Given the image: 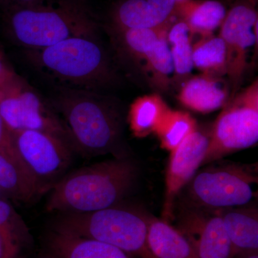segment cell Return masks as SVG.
Returning <instances> with one entry per match:
<instances>
[{
	"label": "cell",
	"mask_w": 258,
	"mask_h": 258,
	"mask_svg": "<svg viewBox=\"0 0 258 258\" xmlns=\"http://www.w3.org/2000/svg\"><path fill=\"white\" fill-rule=\"evenodd\" d=\"M258 141V81L226 103L211 132L203 164L253 147Z\"/></svg>",
	"instance_id": "7"
},
{
	"label": "cell",
	"mask_w": 258,
	"mask_h": 258,
	"mask_svg": "<svg viewBox=\"0 0 258 258\" xmlns=\"http://www.w3.org/2000/svg\"><path fill=\"white\" fill-rule=\"evenodd\" d=\"M0 152L13 158L23 166V163L20 161V157L17 153L16 149H15L14 144H13L11 132L5 124L1 114H0Z\"/></svg>",
	"instance_id": "28"
},
{
	"label": "cell",
	"mask_w": 258,
	"mask_h": 258,
	"mask_svg": "<svg viewBox=\"0 0 258 258\" xmlns=\"http://www.w3.org/2000/svg\"><path fill=\"white\" fill-rule=\"evenodd\" d=\"M0 1L8 5L10 8H14L38 4L45 0H0Z\"/></svg>",
	"instance_id": "29"
},
{
	"label": "cell",
	"mask_w": 258,
	"mask_h": 258,
	"mask_svg": "<svg viewBox=\"0 0 258 258\" xmlns=\"http://www.w3.org/2000/svg\"><path fill=\"white\" fill-rule=\"evenodd\" d=\"M227 13L217 0H189L176 4L175 16L188 25L192 35L205 37L221 26Z\"/></svg>",
	"instance_id": "18"
},
{
	"label": "cell",
	"mask_w": 258,
	"mask_h": 258,
	"mask_svg": "<svg viewBox=\"0 0 258 258\" xmlns=\"http://www.w3.org/2000/svg\"><path fill=\"white\" fill-rule=\"evenodd\" d=\"M257 13L253 0H245L227 12L220 26L227 50V76L230 100L240 90L246 70L249 51L257 45ZM229 100V101H230Z\"/></svg>",
	"instance_id": "10"
},
{
	"label": "cell",
	"mask_w": 258,
	"mask_h": 258,
	"mask_svg": "<svg viewBox=\"0 0 258 258\" xmlns=\"http://www.w3.org/2000/svg\"><path fill=\"white\" fill-rule=\"evenodd\" d=\"M38 258H55V257H53V256L52 255V254H50L49 253V252H47V253L44 254V255L41 256V257H38Z\"/></svg>",
	"instance_id": "32"
},
{
	"label": "cell",
	"mask_w": 258,
	"mask_h": 258,
	"mask_svg": "<svg viewBox=\"0 0 258 258\" xmlns=\"http://www.w3.org/2000/svg\"><path fill=\"white\" fill-rule=\"evenodd\" d=\"M169 106L159 95H145L133 102L128 112L131 130L135 137L144 138L155 132Z\"/></svg>",
	"instance_id": "21"
},
{
	"label": "cell",
	"mask_w": 258,
	"mask_h": 258,
	"mask_svg": "<svg viewBox=\"0 0 258 258\" xmlns=\"http://www.w3.org/2000/svg\"><path fill=\"white\" fill-rule=\"evenodd\" d=\"M27 56L60 87L105 93L119 82L98 35L71 37L45 48L28 50Z\"/></svg>",
	"instance_id": "2"
},
{
	"label": "cell",
	"mask_w": 258,
	"mask_h": 258,
	"mask_svg": "<svg viewBox=\"0 0 258 258\" xmlns=\"http://www.w3.org/2000/svg\"><path fill=\"white\" fill-rule=\"evenodd\" d=\"M147 217L148 243L157 258H199L191 242L169 222Z\"/></svg>",
	"instance_id": "17"
},
{
	"label": "cell",
	"mask_w": 258,
	"mask_h": 258,
	"mask_svg": "<svg viewBox=\"0 0 258 258\" xmlns=\"http://www.w3.org/2000/svg\"><path fill=\"white\" fill-rule=\"evenodd\" d=\"M226 231L230 238V258L258 251V217L257 209L242 208L220 210Z\"/></svg>",
	"instance_id": "16"
},
{
	"label": "cell",
	"mask_w": 258,
	"mask_h": 258,
	"mask_svg": "<svg viewBox=\"0 0 258 258\" xmlns=\"http://www.w3.org/2000/svg\"><path fill=\"white\" fill-rule=\"evenodd\" d=\"M192 34L182 20L174 21L168 30L166 39L170 47L174 76L172 82L189 79L192 71Z\"/></svg>",
	"instance_id": "22"
},
{
	"label": "cell",
	"mask_w": 258,
	"mask_h": 258,
	"mask_svg": "<svg viewBox=\"0 0 258 258\" xmlns=\"http://www.w3.org/2000/svg\"><path fill=\"white\" fill-rule=\"evenodd\" d=\"M184 229L181 232L199 258H230L232 246L220 213L208 217L190 216Z\"/></svg>",
	"instance_id": "13"
},
{
	"label": "cell",
	"mask_w": 258,
	"mask_h": 258,
	"mask_svg": "<svg viewBox=\"0 0 258 258\" xmlns=\"http://www.w3.org/2000/svg\"><path fill=\"white\" fill-rule=\"evenodd\" d=\"M174 2L176 3V4H179V3H184V2L189 1V0H174Z\"/></svg>",
	"instance_id": "33"
},
{
	"label": "cell",
	"mask_w": 258,
	"mask_h": 258,
	"mask_svg": "<svg viewBox=\"0 0 258 258\" xmlns=\"http://www.w3.org/2000/svg\"><path fill=\"white\" fill-rule=\"evenodd\" d=\"M243 258H258L257 252L244 254Z\"/></svg>",
	"instance_id": "31"
},
{
	"label": "cell",
	"mask_w": 258,
	"mask_h": 258,
	"mask_svg": "<svg viewBox=\"0 0 258 258\" xmlns=\"http://www.w3.org/2000/svg\"><path fill=\"white\" fill-rule=\"evenodd\" d=\"M0 227L28 229L11 205L0 198Z\"/></svg>",
	"instance_id": "27"
},
{
	"label": "cell",
	"mask_w": 258,
	"mask_h": 258,
	"mask_svg": "<svg viewBox=\"0 0 258 258\" xmlns=\"http://www.w3.org/2000/svg\"><path fill=\"white\" fill-rule=\"evenodd\" d=\"M46 245L55 258H134L106 242L55 231L47 235Z\"/></svg>",
	"instance_id": "15"
},
{
	"label": "cell",
	"mask_w": 258,
	"mask_h": 258,
	"mask_svg": "<svg viewBox=\"0 0 258 258\" xmlns=\"http://www.w3.org/2000/svg\"><path fill=\"white\" fill-rule=\"evenodd\" d=\"M166 35H163L153 45L142 61L144 71L152 86L163 91L169 89L174 76L172 57Z\"/></svg>",
	"instance_id": "24"
},
{
	"label": "cell",
	"mask_w": 258,
	"mask_h": 258,
	"mask_svg": "<svg viewBox=\"0 0 258 258\" xmlns=\"http://www.w3.org/2000/svg\"><path fill=\"white\" fill-rule=\"evenodd\" d=\"M197 128L196 120L189 113L169 108L154 133L157 134L162 147L171 152Z\"/></svg>",
	"instance_id": "25"
},
{
	"label": "cell",
	"mask_w": 258,
	"mask_h": 258,
	"mask_svg": "<svg viewBox=\"0 0 258 258\" xmlns=\"http://www.w3.org/2000/svg\"><path fill=\"white\" fill-rule=\"evenodd\" d=\"M13 74H14L13 72L5 67L4 64L0 60V86L8 81Z\"/></svg>",
	"instance_id": "30"
},
{
	"label": "cell",
	"mask_w": 258,
	"mask_h": 258,
	"mask_svg": "<svg viewBox=\"0 0 258 258\" xmlns=\"http://www.w3.org/2000/svg\"><path fill=\"white\" fill-rule=\"evenodd\" d=\"M174 20L157 28L109 30L111 41L120 60L140 62L154 43L166 35Z\"/></svg>",
	"instance_id": "19"
},
{
	"label": "cell",
	"mask_w": 258,
	"mask_h": 258,
	"mask_svg": "<svg viewBox=\"0 0 258 258\" xmlns=\"http://www.w3.org/2000/svg\"><path fill=\"white\" fill-rule=\"evenodd\" d=\"M0 198H2V199L6 198H5L4 194H3V191H2L1 189H0Z\"/></svg>",
	"instance_id": "34"
},
{
	"label": "cell",
	"mask_w": 258,
	"mask_h": 258,
	"mask_svg": "<svg viewBox=\"0 0 258 258\" xmlns=\"http://www.w3.org/2000/svg\"><path fill=\"white\" fill-rule=\"evenodd\" d=\"M257 176L244 166L208 168L189 181V194L198 208L222 210L248 205Z\"/></svg>",
	"instance_id": "8"
},
{
	"label": "cell",
	"mask_w": 258,
	"mask_h": 258,
	"mask_svg": "<svg viewBox=\"0 0 258 258\" xmlns=\"http://www.w3.org/2000/svg\"><path fill=\"white\" fill-rule=\"evenodd\" d=\"M194 68L204 75L220 78L227 74V50L220 36L201 37L192 45Z\"/></svg>",
	"instance_id": "23"
},
{
	"label": "cell",
	"mask_w": 258,
	"mask_h": 258,
	"mask_svg": "<svg viewBox=\"0 0 258 258\" xmlns=\"http://www.w3.org/2000/svg\"><path fill=\"white\" fill-rule=\"evenodd\" d=\"M10 10L12 34L27 50H39L71 37L98 34L99 24L88 0H45Z\"/></svg>",
	"instance_id": "4"
},
{
	"label": "cell",
	"mask_w": 258,
	"mask_h": 258,
	"mask_svg": "<svg viewBox=\"0 0 258 258\" xmlns=\"http://www.w3.org/2000/svg\"><path fill=\"white\" fill-rule=\"evenodd\" d=\"M220 79L204 74L189 78L181 86L178 99L194 111L208 113L217 111L230 100V91Z\"/></svg>",
	"instance_id": "14"
},
{
	"label": "cell",
	"mask_w": 258,
	"mask_h": 258,
	"mask_svg": "<svg viewBox=\"0 0 258 258\" xmlns=\"http://www.w3.org/2000/svg\"><path fill=\"white\" fill-rule=\"evenodd\" d=\"M53 231L106 242L135 258H157L148 243L147 217L135 210L114 206L86 213L64 212Z\"/></svg>",
	"instance_id": "5"
},
{
	"label": "cell",
	"mask_w": 258,
	"mask_h": 258,
	"mask_svg": "<svg viewBox=\"0 0 258 258\" xmlns=\"http://www.w3.org/2000/svg\"><path fill=\"white\" fill-rule=\"evenodd\" d=\"M138 171L124 157L81 168L52 186L47 210L86 213L116 206L133 187Z\"/></svg>",
	"instance_id": "3"
},
{
	"label": "cell",
	"mask_w": 258,
	"mask_h": 258,
	"mask_svg": "<svg viewBox=\"0 0 258 258\" xmlns=\"http://www.w3.org/2000/svg\"><path fill=\"white\" fill-rule=\"evenodd\" d=\"M11 134L20 161L40 192L50 189L71 164L73 149L60 139L37 131H15Z\"/></svg>",
	"instance_id": "9"
},
{
	"label": "cell",
	"mask_w": 258,
	"mask_h": 258,
	"mask_svg": "<svg viewBox=\"0 0 258 258\" xmlns=\"http://www.w3.org/2000/svg\"><path fill=\"white\" fill-rule=\"evenodd\" d=\"M210 144V133L197 128L171 151L166 176V191L163 220L173 218L174 202L181 190L188 184L203 164Z\"/></svg>",
	"instance_id": "11"
},
{
	"label": "cell",
	"mask_w": 258,
	"mask_h": 258,
	"mask_svg": "<svg viewBox=\"0 0 258 258\" xmlns=\"http://www.w3.org/2000/svg\"><path fill=\"white\" fill-rule=\"evenodd\" d=\"M174 0H121L110 14L109 30L157 28L174 20Z\"/></svg>",
	"instance_id": "12"
},
{
	"label": "cell",
	"mask_w": 258,
	"mask_h": 258,
	"mask_svg": "<svg viewBox=\"0 0 258 258\" xmlns=\"http://www.w3.org/2000/svg\"><path fill=\"white\" fill-rule=\"evenodd\" d=\"M83 155L113 153L121 145L123 114L115 98L98 91L56 86L47 97Z\"/></svg>",
	"instance_id": "1"
},
{
	"label": "cell",
	"mask_w": 258,
	"mask_h": 258,
	"mask_svg": "<svg viewBox=\"0 0 258 258\" xmlns=\"http://www.w3.org/2000/svg\"><path fill=\"white\" fill-rule=\"evenodd\" d=\"M0 189L6 198L30 201L40 192L28 171L18 161L0 152Z\"/></svg>",
	"instance_id": "20"
},
{
	"label": "cell",
	"mask_w": 258,
	"mask_h": 258,
	"mask_svg": "<svg viewBox=\"0 0 258 258\" xmlns=\"http://www.w3.org/2000/svg\"><path fill=\"white\" fill-rule=\"evenodd\" d=\"M0 114L10 132H43L60 139L76 152L71 134L47 98L16 74L0 86Z\"/></svg>",
	"instance_id": "6"
},
{
	"label": "cell",
	"mask_w": 258,
	"mask_h": 258,
	"mask_svg": "<svg viewBox=\"0 0 258 258\" xmlns=\"http://www.w3.org/2000/svg\"><path fill=\"white\" fill-rule=\"evenodd\" d=\"M29 242L28 229L0 227V258H20Z\"/></svg>",
	"instance_id": "26"
}]
</instances>
